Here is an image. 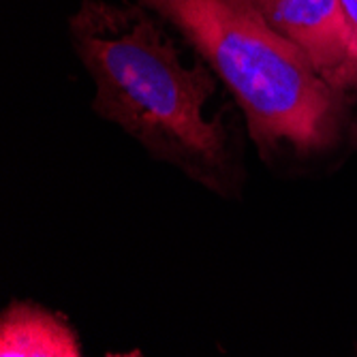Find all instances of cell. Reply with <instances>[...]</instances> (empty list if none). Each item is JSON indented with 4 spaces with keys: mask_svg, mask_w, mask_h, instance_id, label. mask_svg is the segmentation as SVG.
<instances>
[{
    "mask_svg": "<svg viewBox=\"0 0 357 357\" xmlns=\"http://www.w3.org/2000/svg\"><path fill=\"white\" fill-rule=\"evenodd\" d=\"M67 26L96 116L218 199L244 197V116L234 101L210 109L222 84L197 54L184 58L163 20L137 0H79Z\"/></svg>",
    "mask_w": 357,
    "mask_h": 357,
    "instance_id": "cell-1",
    "label": "cell"
},
{
    "mask_svg": "<svg viewBox=\"0 0 357 357\" xmlns=\"http://www.w3.org/2000/svg\"><path fill=\"white\" fill-rule=\"evenodd\" d=\"M214 71L248 139L282 180L319 178L357 154V101L321 77L255 0H137Z\"/></svg>",
    "mask_w": 357,
    "mask_h": 357,
    "instance_id": "cell-2",
    "label": "cell"
},
{
    "mask_svg": "<svg viewBox=\"0 0 357 357\" xmlns=\"http://www.w3.org/2000/svg\"><path fill=\"white\" fill-rule=\"evenodd\" d=\"M268 24L294 43L312 69L340 90L351 58L342 0H255Z\"/></svg>",
    "mask_w": 357,
    "mask_h": 357,
    "instance_id": "cell-3",
    "label": "cell"
},
{
    "mask_svg": "<svg viewBox=\"0 0 357 357\" xmlns=\"http://www.w3.org/2000/svg\"><path fill=\"white\" fill-rule=\"evenodd\" d=\"M0 351L9 355H82L79 340L67 321L50 310L15 302L3 312V342Z\"/></svg>",
    "mask_w": 357,
    "mask_h": 357,
    "instance_id": "cell-4",
    "label": "cell"
},
{
    "mask_svg": "<svg viewBox=\"0 0 357 357\" xmlns=\"http://www.w3.org/2000/svg\"><path fill=\"white\" fill-rule=\"evenodd\" d=\"M342 5H344V13H347L349 28H351V58H349V67L342 77L340 90L357 101V0H342Z\"/></svg>",
    "mask_w": 357,
    "mask_h": 357,
    "instance_id": "cell-5",
    "label": "cell"
}]
</instances>
